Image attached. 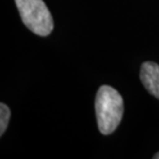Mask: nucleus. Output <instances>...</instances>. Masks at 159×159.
I'll return each instance as SVG.
<instances>
[{"label": "nucleus", "instance_id": "5", "mask_svg": "<svg viewBox=\"0 0 159 159\" xmlns=\"http://www.w3.org/2000/svg\"><path fill=\"white\" fill-rule=\"evenodd\" d=\"M154 159H159V152H157V153L154 155Z\"/></svg>", "mask_w": 159, "mask_h": 159}, {"label": "nucleus", "instance_id": "4", "mask_svg": "<svg viewBox=\"0 0 159 159\" xmlns=\"http://www.w3.org/2000/svg\"><path fill=\"white\" fill-rule=\"evenodd\" d=\"M9 118H11V111L4 103L0 104V135H3L7 128Z\"/></svg>", "mask_w": 159, "mask_h": 159}, {"label": "nucleus", "instance_id": "2", "mask_svg": "<svg viewBox=\"0 0 159 159\" xmlns=\"http://www.w3.org/2000/svg\"><path fill=\"white\" fill-rule=\"evenodd\" d=\"M21 19L28 29L39 36L52 32L54 22L52 15L43 0H15Z\"/></svg>", "mask_w": 159, "mask_h": 159}, {"label": "nucleus", "instance_id": "1", "mask_svg": "<svg viewBox=\"0 0 159 159\" xmlns=\"http://www.w3.org/2000/svg\"><path fill=\"white\" fill-rule=\"evenodd\" d=\"M123 106V98L116 89L107 85L98 89L95 99V112L98 129L102 134H111L117 129L122 120Z\"/></svg>", "mask_w": 159, "mask_h": 159}, {"label": "nucleus", "instance_id": "3", "mask_svg": "<svg viewBox=\"0 0 159 159\" xmlns=\"http://www.w3.org/2000/svg\"><path fill=\"white\" fill-rule=\"evenodd\" d=\"M139 78L147 91L159 99V65L155 62H145L142 64Z\"/></svg>", "mask_w": 159, "mask_h": 159}]
</instances>
